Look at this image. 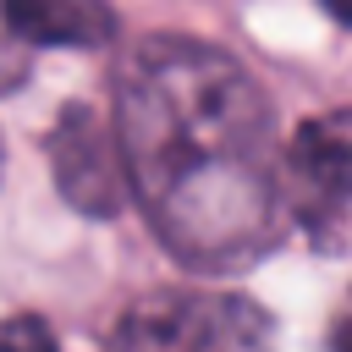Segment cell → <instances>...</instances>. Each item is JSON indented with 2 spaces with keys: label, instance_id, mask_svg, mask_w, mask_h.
Masks as SVG:
<instances>
[{
  "label": "cell",
  "instance_id": "cell-7",
  "mask_svg": "<svg viewBox=\"0 0 352 352\" xmlns=\"http://www.w3.org/2000/svg\"><path fill=\"white\" fill-rule=\"evenodd\" d=\"M324 346H330V352H352V292L341 297V308H336V319H330V330H324Z\"/></svg>",
  "mask_w": 352,
  "mask_h": 352
},
{
  "label": "cell",
  "instance_id": "cell-2",
  "mask_svg": "<svg viewBox=\"0 0 352 352\" xmlns=\"http://www.w3.org/2000/svg\"><path fill=\"white\" fill-rule=\"evenodd\" d=\"M104 352H275V319L236 292L160 286L116 319Z\"/></svg>",
  "mask_w": 352,
  "mask_h": 352
},
{
  "label": "cell",
  "instance_id": "cell-8",
  "mask_svg": "<svg viewBox=\"0 0 352 352\" xmlns=\"http://www.w3.org/2000/svg\"><path fill=\"white\" fill-rule=\"evenodd\" d=\"M319 6H324L336 22H346V28H352V0H319Z\"/></svg>",
  "mask_w": 352,
  "mask_h": 352
},
{
  "label": "cell",
  "instance_id": "cell-3",
  "mask_svg": "<svg viewBox=\"0 0 352 352\" xmlns=\"http://www.w3.org/2000/svg\"><path fill=\"white\" fill-rule=\"evenodd\" d=\"M286 220L308 231L314 248L336 253L352 242V104L308 116L280 154Z\"/></svg>",
  "mask_w": 352,
  "mask_h": 352
},
{
  "label": "cell",
  "instance_id": "cell-6",
  "mask_svg": "<svg viewBox=\"0 0 352 352\" xmlns=\"http://www.w3.org/2000/svg\"><path fill=\"white\" fill-rule=\"evenodd\" d=\"M0 352H60V341L38 314H11L0 319Z\"/></svg>",
  "mask_w": 352,
  "mask_h": 352
},
{
  "label": "cell",
  "instance_id": "cell-1",
  "mask_svg": "<svg viewBox=\"0 0 352 352\" xmlns=\"http://www.w3.org/2000/svg\"><path fill=\"white\" fill-rule=\"evenodd\" d=\"M110 132L121 176L176 264L231 275L280 248L275 110L242 60L204 38H143L116 66Z\"/></svg>",
  "mask_w": 352,
  "mask_h": 352
},
{
  "label": "cell",
  "instance_id": "cell-9",
  "mask_svg": "<svg viewBox=\"0 0 352 352\" xmlns=\"http://www.w3.org/2000/svg\"><path fill=\"white\" fill-rule=\"evenodd\" d=\"M0 170H6V148H0Z\"/></svg>",
  "mask_w": 352,
  "mask_h": 352
},
{
  "label": "cell",
  "instance_id": "cell-5",
  "mask_svg": "<svg viewBox=\"0 0 352 352\" xmlns=\"http://www.w3.org/2000/svg\"><path fill=\"white\" fill-rule=\"evenodd\" d=\"M0 16L16 38L44 50H99L116 38L110 0H0Z\"/></svg>",
  "mask_w": 352,
  "mask_h": 352
},
{
  "label": "cell",
  "instance_id": "cell-4",
  "mask_svg": "<svg viewBox=\"0 0 352 352\" xmlns=\"http://www.w3.org/2000/svg\"><path fill=\"white\" fill-rule=\"evenodd\" d=\"M50 165H55V187L72 209H82L94 220H110L126 204L121 148H116V132L99 121L94 104H82V99L60 104L55 132H50Z\"/></svg>",
  "mask_w": 352,
  "mask_h": 352
}]
</instances>
